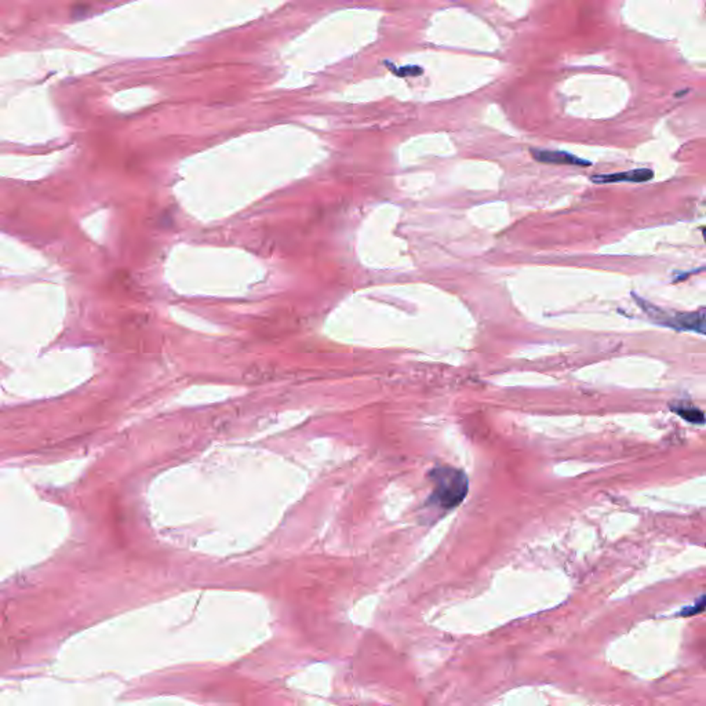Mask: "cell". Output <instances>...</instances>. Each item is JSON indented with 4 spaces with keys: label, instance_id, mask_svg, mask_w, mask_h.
I'll return each instance as SVG.
<instances>
[{
    "label": "cell",
    "instance_id": "obj_6",
    "mask_svg": "<svg viewBox=\"0 0 706 706\" xmlns=\"http://www.w3.org/2000/svg\"><path fill=\"white\" fill-rule=\"evenodd\" d=\"M705 610V596H700V598L697 600L696 604L690 605V607H684L679 615H683V617H691V615H696V614H700Z\"/></svg>",
    "mask_w": 706,
    "mask_h": 706
},
{
    "label": "cell",
    "instance_id": "obj_3",
    "mask_svg": "<svg viewBox=\"0 0 706 706\" xmlns=\"http://www.w3.org/2000/svg\"><path fill=\"white\" fill-rule=\"evenodd\" d=\"M652 177H654V171L650 168H636V170L614 172V174L592 175L591 181L595 184H617V182L640 184V182L650 181L652 179Z\"/></svg>",
    "mask_w": 706,
    "mask_h": 706
},
{
    "label": "cell",
    "instance_id": "obj_2",
    "mask_svg": "<svg viewBox=\"0 0 706 706\" xmlns=\"http://www.w3.org/2000/svg\"><path fill=\"white\" fill-rule=\"evenodd\" d=\"M635 298L639 302V307H642L650 316L652 321L659 325V326L669 327L677 331H693L698 332L701 335H705V309H700L698 312H690V314H675V315H666L661 309L655 308L652 304L646 302L642 298Z\"/></svg>",
    "mask_w": 706,
    "mask_h": 706
},
{
    "label": "cell",
    "instance_id": "obj_1",
    "mask_svg": "<svg viewBox=\"0 0 706 706\" xmlns=\"http://www.w3.org/2000/svg\"><path fill=\"white\" fill-rule=\"evenodd\" d=\"M429 478L435 485L429 498L431 503L441 509H453L465 499L469 483L462 471L451 466H437L429 472Z\"/></svg>",
    "mask_w": 706,
    "mask_h": 706
},
{
    "label": "cell",
    "instance_id": "obj_4",
    "mask_svg": "<svg viewBox=\"0 0 706 706\" xmlns=\"http://www.w3.org/2000/svg\"><path fill=\"white\" fill-rule=\"evenodd\" d=\"M531 155L537 162L549 164H570V166H591V162L581 159L573 154L564 151H543V149H531Z\"/></svg>",
    "mask_w": 706,
    "mask_h": 706
},
{
    "label": "cell",
    "instance_id": "obj_5",
    "mask_svg": "<svg viewBox=\"0 0 706 706\" xmlns=\"http://www.w3.org/2000/svg\"><path fill=\"white\" fill-rule=\"evenodd\" d=\"M670 410L676 413L679 417H682L684 421L696 424V425H704L705 424V414L703 410L694 406H687V404H672Z\"/></svg>",
    "mask_w": 706,
    "mask_h": 706
},
{
    "label": "cell",
    "instance_id": "obj_7",
    "mask_svg": "<svg viewBox=\"0 0 706 706\" xmlns=\"http://www.w3.org/2000/svg\"><path fill=\"white\" fill-rule=\"evenodd\" d=\"M701 271H704V267H701L700 270H694V271L691 272H682V273H677V274H675L673 280H675V281H682V280H684V279L690 277L691 274H694V273H700V272Z\"/></svg>",
    "mask_w": 706,
    "mask_h": 706
}]
</instances>
